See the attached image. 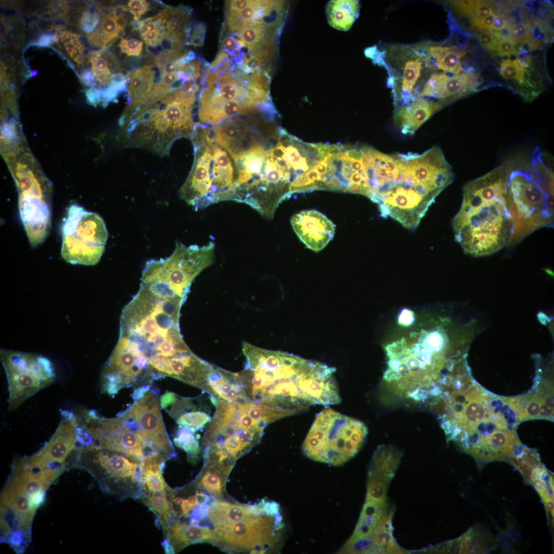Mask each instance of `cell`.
<instances>
[{
  "label": "cell",
  "instance_id": "obj_9",
  "mask_svg": "<svg viewBox=\"0 0 554 554\" xmlns=\"http://www.w3.org/2000/svg\"><path fill=\"white\" fill-rule=\"evenodd\" d=\"M190 138L194 159L180 197L196 211L221 201H234L236 173L227 151L201 125L195 127Z\"/></svg>",
  "mask_w": 554,
  "mask_h": 554
},
{
  "label": "cell",
  "instance_id": "obj_15",
  "mask_svg": "<svg viewBox=\"0 0 554 554\" xmlns=\"http://www.w3.org/2000/svg\"><path fill=\"white\" fill-rule=\"evenodd\" d=\"M61 255L72 264L94 265L105 251L108 233L97 213L70 206L62 227Z\"/></svg>",
  "mask_w": 554,
  "mask_h": 554
},
{
  "label": "cell",
  "instance_id": "obj_42",
  "mask_svg": "<svg viewBox=\"0 0 554 554\" xmlns=\"http://www.w3.org/2000/svg\"><path fill=\"white\" fill-rule=\"evenodd\" d=\"M100 19L99 14L97 11H85L80 18V27L86 33L90 34L91 32H93V30L96 29Z\"/></svg>",
  "mask_w": 554,
  "mask_h": 554
},
{
  "label": "cell",
  "instance_id": "obj_39",
  "mask_svg": "<svg viewBox=\"0 0 554 554\" xmlns=\"http://www.w3.org/2000/svg\"><path fill=\"white\" fill-rule=\"evenodd\" d=\"M526 67L517 57L514 60L502 59L500 68V73L504 78L508 80H515L521 86L519 93L526 100L527 89L524 81V76Z\"/></svg>",
  "mask_w": 554,
  "mask_h": 554
},
{
  "label": "cell",
  "instance_id": "obj_22",
  "mask_svg": "<svg viewBox=\"0 0 554 554\" xmlns=\"http://www.w3.org/2000/svg\"><path fill=\"white\" fill-rule=\"evenodd\" d=\"M291 224L300 240L315 252L322 250L334 236L335 226L323 213L314 210L294 214Z\"/></svg>",
  "mask_w": 554,
  "mask_h": 554
},
{
  "label": "cell",
  "instance_id": "obj_47",
  "mask_svg": "<svg viewBox=\"0 0 554 554\" xmlns=\"http://www.w3.org/2000/svg\"><path fill=\"white\" fill-rule=\"evenodd\" d=\"M206 32V27L203 23H198L193 27L190 34L189 43L194 47H201L203 45Z\"/></svg>",
  "mask_w": 554,
  "mask_h": 554
},
{
  "label": "cell",
  "instance_id": "obj_43",
  "mask_svg": "<svg viewBox=\"0 0 554 554\" xmlns=\"http://www.w3.org/2000/svg\"><path fill=\"white\" fill-rule=\"evenodd\" d=\"M507 29L511 34L514 35L516 39L522 41L523 43L530 44L532 37L529 27L525 24H512L507 26Z\"/></svg>",
  "mask_w": 554,
  "mask_h": 554
},
{
  "label": "cell",
  "instance_id": "obj_23",
  "mask_svg": "<svg viewBox=\"0 0 554 554\" xmlns=\"http://www.w3.org/2000/svg\"><path fill=\"white\" fill-rule=\"evenodd\" d=\"M164 409L179 426H186L196 431L203 430L212 418L209 406L201 398H188L175 393Z\"/></svg>",
  "mask_w": 554,
  "mask_h": 554
},
{
  "label": "cell",
  "instance_id": "obj_32",
  "mask_svg": "<svg viewBox=\"0 0 554 554\" xmlns=\"http://www.w3.org/2000/svg\"><path fill=\"white\" fill-rule=\"evenodd\" d=\"M88 58L98 87L109 86L116 75L114 74L121 73L116 58L110 53L101 50L93 51L89 53Z\"/></svg>",
  "mask_w": 554,
  "mask_h": 554
},
{
  "label": "cell",
  "instance_id": "obj_8",
  "mask_svg": "<svg viewBox=\"0 0 554 554\" xmlns=\"http://www.w3.org/2000/svg\"><path fill=\"white\" fill-rule=\"evenodd\" d=\"M549 160L537 147L529 168L510 172L506 196L515 229L509 246L553 225V172Z\"/></svg>",
  "mask_w": 554,
  "mask_h": 554
},
{
  "label": "cell",
  "instance_id": "obj_19",
  "mask_svg": "<svg viewBox=\"0 0 554 554\" xmlns=\"http://www.w3.org/2000/svg\"><path fill=\"white\" fill-rule=\"evenodd\" d=\"M191 12L185 6L167 7L156 15L138 21L137 30L147 46L156 47L167 42V50L186 51L190 34Z\"/></svg>",
  "mask_w": 554,
  "mask_h": 554
},
{
  "label": "cell",
  "instance_id": "obj_16",
  "mask_svg": "<svg viewBox=\"0 0 554 554\" xmlns=\"http://www.w3.org/2000/svg\"><path fill=\"white\" fill-rule=\"evenodd\" d=\"M0 357L8 382L10 411L55 380L52 362L41 354L3 348Z\"/></svg>",
  "mask_w": 554,
  "mask_h": 554
},
{
  "label": "cell",
  "instance_id": "obj_1",
  "mask_svg": "<svg viewBox=\"0 0 554 554\" xmlns=\"http://www.w3.org/2000/svg\"><path fill=\"white\" fill-rule=\"evenodd\" d=\"M185 301L140 286L124 307L114 349L130 357L135 372L150 373L153 380L183 381L193 371L199 357L184 342L179 326Z\"/></svg>",
  "mask_w": 554,
  "mask_h": 554
},
{
  "label": "cell",
  "instance_id": "obj_18",
  "mask_svg": "<svg viewBox=\"0 0 554 554\" xmlns=\"http://www.w3.org/2000/svg\"><path fill=\"white\" fill-rule=\"evenodd\" d=\"M78 425L92 439V443L117 451L140 461L149 447L117 416L106 418L94 410L81 408L75 414Z\"/></svg>",
  "mask_w": 554,
  "mask_h": 554
},
{
  "label": "cell",
  "instance_id": "obj_24",
  "mask_svg": "<svg viewBox=\"0 0 554 554\" xmlns=\"http://www.w3.org/2000/svg\"><path fill=\"white\" fill-rule=\"evenodd\" d=\"M163 546L167 553H176L186 547L198 543H209L216 545V535L209 527L188 525L173 520L164 536Z\"/></svg>",
  "mask_w": 554,
  "mask_h": 554
},
{
  "label": "cell",
  "instance_id": "obj_34",
  "mask_svg": "<svg viewBox=\"0 0 554 554\" xmlns=\"http://www.w3.org/2000/svg\"><path fill=\"white\" fill-rule=\"evenodd\" d=\"M124 29L111 10L102 15L96 29L87 35L89 43L94 46L106 47L114 39L124 34Z\"/></svg>",
  "mask_w": 554,
  "mask_h": 554
},
{
  "label": "cell",
  "instance_id": "obj_7",
  "mask_svg": "<svg viewBox=\"0 0 554 554\" xmlns=\"http://www.w3.org/2000/svg\"><path fill=\"white\" fill-rule=\"evenodd\" d=\"M196 96L180 88L153 104L122 115L120 125L128 146L143 148L160 156L168 154L177 139L190 138Z\"/></svg>",
  "mask_w": 554,
  "mask_h": 554
},
{
  "label": "cell",
  "instance_id": "obj_14",
  "mask_svg": "<svg viewBox=\"0 0 554 554\" xmlns=\"http://www.w3.org/2000/svg\"><path fill=\"white\" fill-rule=\"evenodd\" d=\"M214 251L212 242L200 246L177 241L171 255L146 262L140 285L186 299L193 280L212 264Z\"/></svg>",
  "mask_w": 554,
  "mask_h": 554
},
{
  "label": "cell",
  "instance_id": "obj_6",
  "mask_svg": "<svg viewBox=\"0 0 554 554\" xmlns=\"http://www.w3.org/2000/svg\"><path fill=\"white\" fill-rule=\"evenodd\" d=\"M207 518L216 535V546L226 551L264 553L278 548L282 541L283 518L274 501L246 505L216 500Z\"/></svg>",
  "mask_w": 554,
  "mask_h": 554
},
{
  "label": "cell",
  "instance_id": "obj_49",
  "mask_svg": "<svg viewBox=\"0 0 554 554\" xmlns=\"http://www.w3.org/2000/svg\"><path fill=\"white\" fill-rule=\"evenodd\" d=\"M495 15V14L492 13L485 18L474 21L471 24L474 27H477L478 29L491 31L492 23Z\"/></svg>",
  "mask_w": 554,
  "mask_h": 554
},
{
  "label": "cell",
  "instance_id": "obj_44",
  "mask_svg": "<svg viewBox=\"0 0 554 554\" xmlns=\"http://www.w3.org/2000/svg\"><path fill=\"white\" fill-rule=\"evenodd\" d=\"M500 36L498 33L491 31H482L478 35L479 42L488 49L497 52Z\"/></svg>",
  "mask_w": 554,
  "mask_h": 554
},
{
  "label": "cell",
  "instance_id": "obj_30",
  "mask_svg": "<svg viewBox=\"0 0 554 554\" xmlns=\"http://www.w3.org/2000/svg\"><path fill=\"white\" fill-rule=\"evenodd\" d=\"M424 60L427 67H436L446 72L458 74L462 71L461 58L465 52L457 47L426 45Z\"/></svg>",
  "mask_w": 554,
  "mask_h": 554
},
{
  "label": "cell",
  "instance_id": "obj_26",
  "mask_svg": "<svg viewBox=\"0 0 554 554\" xmlns=\"http://www.w3.org/2000/svg\"><path fill=\"white\" fill-rule=\"evenodd\" d=\"M167 457L153 452L145 456L141 461L140 483L141 491L147 493H157L171 496L176 492L170 487L163 476V469Z\"/></svg>",
  "mask_w": 554,
  "mask_h": 554
},
{
  "label": "cell",
  "instance_id": "obj_3",
  "mask_svg": "<svg viewBox=\"0 0 554 554\" xmlns=\"http://www.w3.org/2000/svg\"><path fill=\"white\" fill-rule=\"evenodd\" d=\"M511 171L502 165L464 187L453 227L466 254L485 256L509 246L515 229L506 196Z\"/></svg>",
  "mask_w": 554,
  "mask_h": 554
},
{
  "label": "cell",
  "instance_id": "obj_36",
  "mask_svg": "<svg viewBox=\"0 0 554 554\" xmlns=\"http://www.w3.org/2000/svg\"><path fill=\"white\" fill-rule=\"evenodd\" d=\"M480 534L476 529L471 528L456 540L442 544L436 548L439 552L474 553L482 552L485 547L481 543Z\"/></svg>",
  "mask_w": 554,
  "mask_h": 554
},
{
  "label": "cell",
  "instance_id": "obj_40",
  "mask_svg": "<svg viewBox=\"0 0 554 554\" xmlns=\"http://www.w3.org/2000/svg\"><path fill=\"white\" fill-rule=\"evenodd\" d=\"M55 41L63 45L64 51L78 65L83 61L84 48L79 35L66 30H61L55 35Z\"/></svg>",
  "mask_w": 554,
  "mask_h": 554
},
{
  "label": "cell",
  "instance_id": "obj_41",
  "mask_svg": "<svg viewBox=\"0 0 554 554\" xmlns=\"http://www.w3.org/2000/svg\"><path fill=\"white\" fill-rule=\"evenodd\" d=\"M118 46L121 52L127 56L138 57L141 55L143 43L136 38H123L120 41Z\"/></svg>",
  "mask_w": 554,
  "mask_h": 554
},
{
  "label": "cell",
  "instance_id": "obj_46",
  "mask_svg": "<svg viewBox=\"0 0 554 554\" xmlns=\"http://www.w3.org/2000/svg\"><path fill=\"white\" fill-rule=\"evenodd\" d=\"M499 34V33H498ZM500 38L497 46V52L500 55L510 57L517 56L518 51L512 41L499 34Z\"/></svg>",
  "mask_w": 554,
  "mask_h": 554
},
{
  "label": "cell",
  "instance_id": "obj_33",
  "mask_svg": "<svg viewBox=\"0 0 554 554\" xmlns=\"http://www.w3.org/2000/svg\"><path fill=\"white\" fill-rule=\"evenodd\" d=\"M168 495L141 492L137 499L147 506L155 515L165 536L170 523L177 513L170 498Z\"/></svg>",
  "mask_w": 554,
  "mask_h": 554
},
{
  "label": "cell",
  "instance_id": "obj_17",
  "mask_svg": "<svg viewBox=\"0 0 554 554\" xmlns=\"http://www.w3.org/2000/svg\"><path fill=\"white\" fill-rule=\"evenodd\" d=\"M158 393L149 389L117 416L144 444L169 459L176 456L160 408Z\"/></svg>",
  "mask_w": 554,
  "mask_h": 554
},
{
  "label": "cell",
  "instance_id": "obj_2",
  "mask_svg": "<svg viewBox=\"0 0 554 554\" xmlns=\"http://www.w3.org/2000/svg\"><path fill=\"white\" fill-rule=\"evenodd\" d=\"M242 351L245 367L237 373L252 401L293 415L312 405L340 403L335 368L246 342Z\"/></svg>",
  "mask_w": 554,
  "mask_h": 554
},
{
  "label": "cell",
  "instance_id": "obj_52",
  "mask_svg": "<svg viewBox=\"0 0 554 554\" xmlns=\"http://www.w3.org/2000/svg\"><path fill=\"white\" fill-rule=\"evenodd\" d=\"M553 416V408L542 402L539 412V418L551 419Z\"/></svg>",
  "mask_w": 554,
  "mask_h": 554
},
{
  "label": "cell",
  "instance_id": "obj_53",
  "mask_svg": "<svg viewBox=\"0 0 554 554\" xmlns=\"http://www.w3.org/2000/svg\"><path fill=\"white\" fill-rule=\"evenodd\" d=\"M54 40L55 36H52L51 35L45 34L41 36L39 39V43L42 45H47Z\"/></svg>",
  "mask_w": 554,
  "mask_h": 554
},
{
  "label": "cell",
  "instance_id": "obj_5",
  "mask_svg": "<svg viewBox=\"0 0 554 554\" xmlns=\"http://www.w3.org/2000/svg\"><path fill=\"white\" fill-rule=\"evenodd\" d=\"M216 400L215 411L200 443L204 462L232 470L240 458L260 443L266 427L285 414L252 401L246 393L232 401Z\"/></svg>",
  "mask_w": 554,
  "mask_h": 554
},
{
  "label": "cell",
  "instance_id": "obj_10",
  "mask_svg": "<svg viewBox=\"0 0 554 554\" xmlns=\"http://www.w3.org/2000/svg\"><path fill=\"white\" fill-rule=\"evenodd\" d=\"M432 338L423 344L386 348L387 368L383 379L400 396L426 402L437 394L444 359Z\"/></svg>",
  "mask_w": 554,
  "mask_h": 554
},
{
  "label": "cell",
  "instance_id": "obj_37",
  "mask_svg": "<svg viewBox=\"0 0 554 554\" xmlns=\"http://www.w3.org/2000/svg\"><path fill=\"white\" fill-rule=\"evenodd\" d=\"M196 432L188 426H179L173 438L175 445L187 453L188 461L193 464L199 460L202 449L198 439L195 436Z\"/></svg>",
  "mask_w": 554,
  "mask_h": 554
},
{
  "label": "cell",
  "instance_id": "obj_51",
  "mask_svg": "<svg viewBox=\"0 0 554 554\" xmlns=\"http://www.w3.org/2000/svg\"><path fill=\"white\" fill-rule=\"evenodd\" d=\"M507 22L500 15H495L493 21L491 31H501L506 27Z\"/></svg>",
  "mask_w": 554,
  "mask_h": 554
},
{
  "label": "cell",
  "instance_id": "obj_48",
  "mask_svg": "<svg viewBox=\"0 0 554 554\" xmlns=\"http://www.w3.org/2000/svg\"><path fill=\"white\" fill-rule=\"evenodd\" d=\"M210 505L207 502L200 503L194 508L191 519L199 521L204 519L207 517Z\"/></svg>",
  "mask_w": 554,
  "mask_h": 554
},
{
  "label": "cell",
  "instance_id": "obj_21",
  "mask_svg": "<svg viewBox=\"0 0 554 554\" xmlns=\"http://www.w3.org/2000/svg\"><path fill=\"white\" fill-rule=\"evenodd\" d=\"M479 84L478 75L471 72L453 76L442 73H433L416 94L413 100L422 97L445 105L474 92Z\"/></svg>",
  "mask_w": 554,
  "mask_h": 554
},
{
  "label": "cell",
  "instance_id": "obj_25",
  "mask_svg": "<svg viewBox=\"0 0 554 554\" xmlns=\"http://www.w3.org/2000/svg\"><path fill=\"white\" fill-rule=\"evenodd\" d=\"M444 106L440 102L417 97L404 106L395 107L394 121L402 133L411 135Z\"/></svg>",
  "mask_w": 554,
  "mask_h": 554
},
{
  "label": "cell",
  "instance_id": "obj_28",
  "mask_svg": "<svg viewBox=\"0 0 554 554\" xmlns=\"http://www.w3.org/2000/svg\"><path fill=\"white\" fill-rule=\"evenodd\" d=\"M401 457V453L395 447L389 445L379 446L370 461L367 478L389 486Z\"/></svg>",
  "mask_w": 554,
  "mask_h": 554
},
{
  "label": "cell",
  "instance_id": "obj_45",
  "mask_svg": "<svg viewBox=\"0 0 554 554\" xmlns=\"http://www.w3.org/2000/svg\"><path fill=\"white\" fill-rule=\"evenodd\" d=\"M129 12L133 15L134 21H138L141 17L150 9V5L145 0H131L127 4Z\"/></svg>",
  "mask_w": 554,
  "mask_h": 554
},
{
  "label": "cell",
  "instance_id": "obj_12",
  "mask_svg": "<svg viewBox=\"0 0 554 554\" xmlns=\"http://www.w3.org/2000/svg\"><path fill=\"white\" fill-rule=\"evenodd\" d=\"M367 433L363 422L327 407L316 415L302 449L313 461L340 466L358 452Z\"/></svg>",
  "mask_w": 554,
  "mask_h": 554
},
{
  "label": "cell",
  "instance_id": "obj_13",
  "mask_svg": "<svg viewBox=\"0 0 554 554\" xmlns=\"http://www.w3.org/2000/svg\"><path fill=\"white\" fill-rule=\"evenodd\" d=\"M141 464V461L127 454L91 443L77 446L70 468L85 470L102 491L122 500L139 496Z\"/></svg>",
  "mask_w": 554,
  "mask_h": 554
},
{
  "label": "cell",
  "instance_id": "obj_20",
  "mask_svg": "<svg viewBox=\"0 0 554 554\" xmlns=\"http://www.w3.org/2000/svg\"><path fill=\"white\" fill-rule=\"evenodd\" d=\"M225 6L226 31L256 21H284L286 11L283 1H226Z\"/></svg>",
  "mask_w": 554,
  "mask_h": 554
},
{
  "label": "cell",
  "instance_id": "obj_29",
  "mask_svg": "<svg viewBox=\"0 0 554 554\" xmlns=\"http://www.w3.org/2000/svg\"><path fill=\"white\" fill-rule=\"evenodd\" d=\"M394 511L386 507L370 536L366 539L369 553H402L392 533V520Z\"/></svg>",
  "mask_w": 554,
  "mask_h": 554
},
{
  "label": "cell",
  "instance_id": "obj_4",
  "mask_svg": "<svg viewBox=\"0 0 554 554\" xmlns=\"http://www.w3.org/2000/svg\"><path fill=\"white\" fill-rule=\"evenodd\" d=\"M270 82L268 70L248 72L236 58L220 50L210 64H205L199 95L200 122L215 126L241 116L274 115Z\"/></svg>",
  "mask_w": 554,
  "mask_h": 554
},
{
  "label": "cell",
  "instance_id": "obj_35",
  "mask_svg": "<svg viewBox=\"0 0 554 554\" xmlns=\"http://www.w3.org/2000/svg\"><path fill=\"white\" fill-rule=\"evenodd\" d=\"M228 477V475L222 471L202 468L194 481V485L197 489L207 493L212 498H220L224 494Z\"/></svg>",
  "mask_w": 554,
  "mask_h": 554
},
{
  "label": "cell",
  "instance_id": "obj_27",
  "mask_svg": "<svg viewBox=\"0 0 554 554\" xmlns=\"http://www.w3.org/2000/svg\"><path fill=\"white\" fill-rule=\"evenodd\" d=\"M155 77V72L150 65L127 74V104L123 114L129 113L146 99L154 86Z\"/></svg>",
  "mask_w": 554,
  "mask_h": 554
},
{
  "label": "cell",
  "instance_id": "obj_38",
  "mask_svg": "<svg viewBox=\"0 0 554 554\" xmlns=\"http://www.w3.org/2000/svg\"><path fill=\"white\" fill-rule=\"evenodd\" d=\"M529 483L535 487L544 503L553 500V474L542 464L533 468Z\"/></svg>",
  "mask_w": 554,
  "mask_h": 554
},
{
  "label": "cell",
  "instance_id": "obj_11",
  "mask_svg": "<svg viewBox=\"0 0 554 554\" xmlns=\"http://www.w3.org/2000/svg\"><path fill=\"white\" fill-rule=\"evenodd\" d=\"M56 479L53 472L25 456L15 458L1 494V522L17 532L31 531L35 513Z\"/></svg>",
  "mask_w": 554,
  "mask_h": 554
},
{
  "label": "cell",
  "instance_id": "obj_31",
  "mask_svg": "<svg viewBox=\"0 0 554 554\" xmlns=\"http://www.w3.org/2000/svg\"><path fill=\"white\" fill-rule=\"evenodd\" d=\"M359 10L357 1H330L326 9L328 23L337 30L347 31L357 17Z\"/></svg>",
  "mask_w": 554,
  "mask_h": 554
},
{
  "label": "cell",
  "instance_id": "obj_50",
  "mask_svg": "<svg viewBox=\"0 0 554 554\" xmlns=\"http://www.w3.org/2000/svg\"><path fill=\"white\" fill-rule=\"evenodd\" d=\"M414 320L413 312L408 310L404 309L400 313L399 317V323L404 326L410 325Z\"/></svg>",
  "mask_w": 554,
  "mask_h": 554
}]
</instances>
